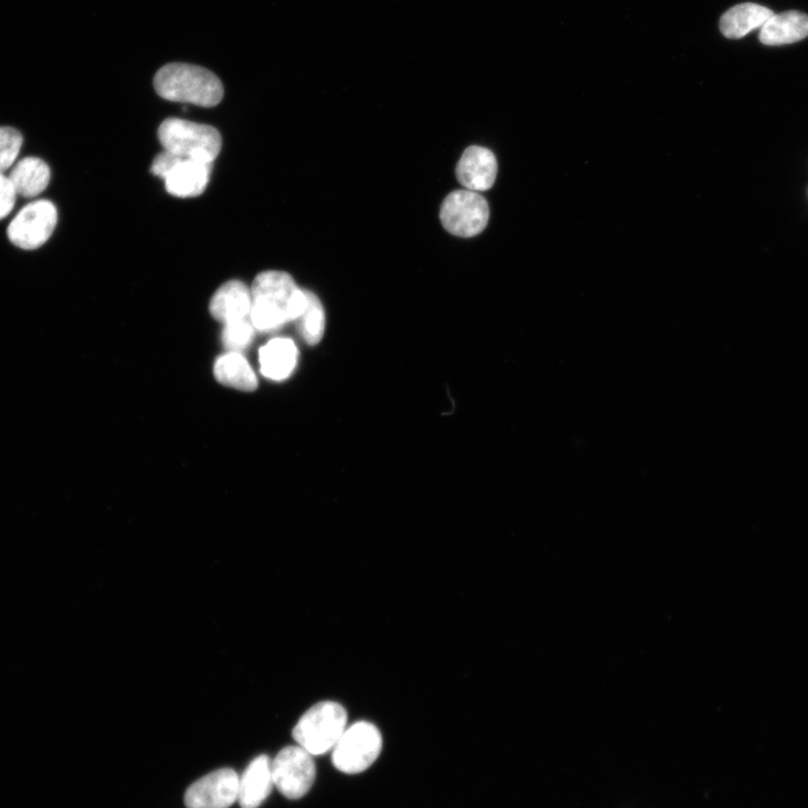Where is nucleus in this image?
Returning <instances> with one entry per match:
<instances>
[{
  "label": "nucleus",
  "instance_id": "nucleus-3",
  "mask_svg": "<svg viewBox=\"0 0 808 808\" xmlns=\"http://www.w3.org/2000/svg\"><path fill=\"white\" fill-rule=\"evenodd\" d=\"M347 728V712L337 702L323 700L301 717L293 729V739L312 755L334 749Z\"/></svg>",
  "mask_w": 808,
  "mask_h": 808
},
{
  "label": "nucleus",
  "instance_id": "nucleus-15",
  "mask_svg": "<svg viewBox=\"0 0 808 808\" xmlns=\"http://www.w3.org/2000/svg\"><path fill=\"white\" fill-rule=\"evenodd\" d=\"M808 36V15L789 11L774 15L761 31V42L776 46L799 42Z\"/></svg>",
  "mask_w": 808,
  "mask_h": 808
},
{
  "label": "nucleus",
  "instance_id": "nucleus-16",
  "mask_svg": "<svg viewBox=\"0 0 808 808\" xmlns=\"http://www.w3.org/2000/svg\"><path fill=\"white\" fill-rule=\"evenodd\" d=\"M774 15L767 8L745 3L728 11L721 19L720 29L728 38H742L750 32L762 29Z\"/></svg>",
  "mask_w": 808,
  "mask_h": 808
},
{
  "label": "nucleus",
  "instance_id": "nucleus-22",
  "mask_svg": "<svg viewBox=\"0 0 808 808\" xmlns=\"http://www.w3.org/2000/svg\"><path fill=\"white\" fill-rule=\"evenodd\" d=\"M18 194L4 173L0 172V220L8 217L15 207Z\"/></svg>",
  "mask_w": 808,
  "mask_h": 808
},
{
  "label": "nucleus",
  "instance_id": "nucleus-12",
  "mask_svg": "<svg viewBox=\"0 0 808 808\" xmlns=\"http://www.w3.org/2000/svg\"><path fill=\"white\" fill-rule=\"evenodd\" d=\"M272 762L268 755L252 761L239 777L238 799L242 808H259L272 792Z\"/></svg>",
  "mask_w": 808,
  "mask_h": 808
},
{
  "label": "nucleus",
  "instance_id": "nucleus-21",
  "mask_svg": "<svg viewBox=\"0 0 808 808\" xmlns=\"http://www.w3.org/2000/svg\"><path fill=\"white\" fill-rule=\"evenodd\" d=\"M23 145L22 134L13 127H0V172L12 168Z\"/></svg>",
  "mask_w": 808,
  "mask_h": 808
},
{
  "label": "nucleus",
  "instance_id": "nucleus-9",
  "mask_svg": "<svg viewBox=\"0 0 808 808\" xmlns=\"http://www.w3.org/2000/svg\"><path fill=\"white\" fill-rule=\"evenodd\" d=\"M58 223V211L48 200H36L26 205L12 221L8 235L18 247L32 250L43 246L53 236Z\"/></svg>",
  "mask_w": 808,
  "mask_h": 808
},
{
  "label": "nucleus",
  "instance_id": "nucleus-8",
  "mask_svg": "<svg viewBox=\"0 0 808 808\" xmlns=\"http://www.w3.org/2000/svg\"><path fill=\"white\" fill-rule=\"evenodd\" d=\"M274 786L290 799L305 796L316 779L314 755L300 745L282 749L272 762Z\"/></svg>",
  "mask_w": 808,
  "mask_h": 808
},
{
  "label": "nucleus",
  "instance_id": "nucleus-6",
  "mask_svg": "<svg viewBox=\"0 0 808 808\" xmlns=\"http://www.w3.org/2000/svg\"><path fill=\"white\" fill-rule=\"evenodd\" d=\"M213 164L187 159L164 150L150 171L166 181L167 191L179 198L198 197L210 183Z\"/></svg>",
  "mask_w": 808,
  "mask_h": 808
},
{
  "label": "nucleus",
  "instance_id": "nucleus-17",
  "mask_svg": "<svg viewBox=\"0 0 808 808\" xmlns=\"http://www.w3.org/2000/svg\"><path fill=\"white\" fill-rule=\"evenodd\" d=\"M9 179L18 195L35 198L47 188L50 171L43 160L25 158L13 167Z\"/></svg>",
  "mask_w": 808,
  "mask_h": 808
},
{
  "label": "nucleus",
  "instance_id": "nucleus-18",
  "mask_svg": "<svg viewBox=\"0 0 808 808\" xmlns=\"http://www.w3.org/2000/svg\"><path fill=\"white\" fill-rule=\"evenodd\" d=\"M214 373L223 385L244 392L258 389V378L240 352H227L217 359Z\"/></svg>",
  "mask_w": 808,
  "mask_h": 808
},
{
  "label": "nucleus",
  "instance_id": "nucleus-14",
  "mask_svg": "<svg viewBox=\"0 0 808 808\" xmlns=\"http://www.w3.org/2000/svg\"><path fill=\"white\" fill-rule=\"evenodd\" d=\"M298 360V348L288 338H276L260 349L262 374L274 381H282L291 375Z\"/></svg>",
  "mask_w": 808,
  "mask_h": 808
},
{
  "label": "nucleus",
  "instance_id": "nucleus-1",
  "mask_svg": "<svg viewBox=\"0 0 808 808\" xmlns=\"http://www.w3.org/2000/svg\"><path fill=\"white\" fill-rule=\"evenodd\" d=\"M249 321L261 333L278 330L296 321L306 307V290L296 287L293 278L282 271L260 273L250 288Z\"/></svg>",
  "mask_w": 808,
  "mask_h": 808
},
{
  "label": "nucleus",
  "instance_id": "nucleus-20",
  "mask_svg": "<svg viewBox=\"0 0 808 808\" xmlns=\"http://www.w3.org/2000/svg\"><path fill=\"white\" fill-rule=\"evenodd\" d=\"M255 329L249 319L226 324L222 335L224 347L228 352H240L255 338Z\"/></svg>",
  "mask_w": 808,
  "mask_h": 808
},
{
  "label": "nucleus",
  "instance_id": "nucleus-19",
  "mask_svg": "<svg viewBox=\"0 0 808 808\" xmlns=\"http://www.w3.org/2000/svg\"><path fill=\"white\" fill-rule=\"evenodd\" d=\"M307 303L305 310L296 319L301 337L307 344L317 345L325 333V312L321 300L311 291H306Z\"/></svg>",
  "mask_w": 808,
  "mask_h": 808
},
{
  "label": "nucleus",
  "instance_id": "nucleus-7",
  "mask_svg": "<svg viewBox=\"0 0 808 808\" xmlns=\"http://www.w3.org/2000/svg\"><path fill=\"white\" fill-rule=\"evenodd\" d=\"M489 220L487 201L479 192L468 189L453 191L442 202L440 221L454 236H476L486 228Z\"/></svg>",
  "mask_w": 808,
  "mask_h": 808
},
{
  "label": "nucleus",
  "instance_id": "nucleus-4",
  "mask_svg": "<svg viewBox=\"0 0 808 808\" xmlns=\"http://www.w3.org/2000/svg\"><path fill=\"white\" fill-rule=\"evenodd\" d=\"M159 139L170 154L209 164H214L222 149V136L215 127L179 119L161 124Z\"/></svg>",
  "mask_w": 808,
  "mask_h": 808
},
{
  "label": "nucleus",
  "instance_id": "nucleus-11",
  "mask_svg": "<svg viewBox=\"0 0 808 808\" xmlns=\"http://www.w3.org/2000/svg\"><path fill=\"white\" fill-rule=\"evenodd\" d=\"M460 183L468 190L485 191L493 187L497 161L492 150L482 146L469 147L457 168Z\"/></svg>",
  "mask_w": 808,
  "mask_h": 808
},
{
  "label": "nucleus",
  "instance_id": "nucleus-13",
  "mask_svg": "<svg viewBox=\"0 0 808 808\" xmlns=\"http://www.w3.org/2000/svg\"><path fill=\"white\" fill-rule=\"evenodd\" d=\"M250 310V289L238 280L223 284L214 294L210 306L212 316L224 325L249 319Z\"/></svg>",
  "mask_w": 808,
  "mask_h": 808
},
{
  "label": "nucleus",
  "instance_id": "nucleus-2",
  "mask_svg": "<svg viewBox=\"0 0 808 808\" xmlns=\"http://www.w3.org/2000/svg\"><path fill=\"white\" fill-rule=\"evenodd\" d=\"M155 88L164 99L201 108H215L224 97V87L212 71L187 64L162 67L155 78Z\"/></svg>",
  "mask_w": 808,
  "mask_h": 808
},
{
  "label": "nucleus",
  "instance_id": "nucleus-5",
  "mask_svg": "<svg viewBox=\"0 0 808 808\" xmlns=\"http://www.w3.org/2000/svg\"><path fill=\"white\" fill-rule=\"evenodd\" d=\"M380 730L372 723L361 721L346 728L334 747L333 764L341 773L360 774L369 770L382 751Z\"/></svg>",
  "mask_w": 808,
  "mask_h": 808
},
{
  "label": "nucleus",
  "instance_id": "nucleus-10",
  "mask_svg": "<svg viewBox=\"0 0 808 808\" xmlns=\"http://www.w3.org/2000/svg\"><path fill=\"white\" fill-rule=\"evenodd\" d=\"M239 776L233 770L216 771L192 784L186 795L188 808H229L238 799Z\"/></svg>",
  "mask_w": 808,
  "mask_h": 808
}]
</instances>
